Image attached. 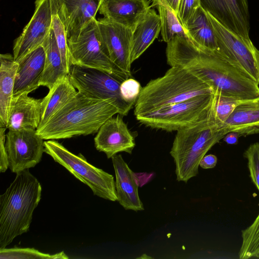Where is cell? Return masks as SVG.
<instances>
[{
  "instance_id": "6da1fadb",
  "label": "cell",
  "mask_w": 259,
  "mask_h": 259,
  "mask_svg": "<svg viewBox=\"0 0 259 259\" xmlns=\"http://www.w3.org/2000/svg\"><path fill=\"white\" fill-rule=\"evenodd\" d=\"M167 44V64L190 71L209 85L214 94L242 100L259 96V85L216 52L204 49L189 38L179 36Z\"/></svg>"
},
{
  "instance_id": "7a4b0ae2",
  "label": "cell",
  "mask_w": 259,
  "mask_h": 259,
  "mask_svg": "<svg viewBox=\"0 0 259 259\" xmlns=\"http://www.w3.org/2000/svg\"><path fill=\"white\" fill-rule=\"evenodd\" d=\"M116 114L118 110L110 101L89 98L77 91L36 133L47 140L94 134Z\"/></svg>"
},
{
  "instance_id": "3957f363",
  "label": "cell",
  "mask_w": 259,
  "mask_h": 259,
  "mask_svg": "<svg viewBox=\"0 0 259 259\" xmlns=\"http://www.w3.org/2000/svg\"><path fill=\"white\" fill-rule=\"evenodd\" d=\"M38 180L25 169L16 176L0 196V249L27 232L41 196Z\"/></svg>"
},
{
  "instance_id": "277c9868",
  "label": "cell",
  "mask_w": 259,
  "mask_h": 259,
  "mask_svg": "<svg viewBox=\"0 0 259 259\" xmlns=\"http://www.w3.org/2000/svg\"><path fill=\"white\" fill-rule=\"evenodd\" d=\"M213 93L206 82L185 68L173 66L142 87L135 104L136 116L202 95Z\"/></svg>"
},
{
  "instance_id": "5b68a950",
  "label": "cell",
  "mask_w": 259,
  "mask_h": 259,
  "mask_svg": "<svg viewBox=\"0 0 259 259\" xmlns=\"http://www.w3.org/2000/svg\"><path fill=\"white\" fill-rule=\"evenodd\" d=\"M227 134L216 123L214 107L206 118L177 131L170 151L175 164L177 180L186 183L197 176L201 159Z\"/></svg>"
},
{
  "instance_id": "8992f818",
  "label": "cell",
  "mask_w": 259,
  "mask_h": 259,
  "mask_svg": "<svg viewBox=\"0 0 259 259\" xmlns=\"http://www.w3.org/2000/svg\"><path fill=\"white\" fill-rule=\"evenodd\" d=\"M214 93L198 96L136 116L143 124L168 132L178 131L207 117L213 111Z\"/></svg>"
},
{
  "instance_id": "52a82bcc",
  "label": "cell",
  "mask_w": 259,
  "mask_h": 259,
  "mask_svg": "<svg viewBox=\"0 0 259 259\" xmlns=\"http://www.w3.org/2000/svg\"><path fill=\"white\" fill-rule=\"evenodd\" d=\"M44 146L46 153L89 186L95 195L112 201L117 200L112 175L91 164L81 153L74 154L55 140L45 141Z\"/></svg>"
},
{
  "instance_id": "ba28073f",
  "label": "cell",
  "mask_w": 259,
  "mask_h": 259,
  "mask_svg": "<svg viewBox=\"0 0 259 259\" xmlns=\"http://www.w3.org/2000/svg\"><path fill=\"white\" fill-rule=\"evenodd\" d=\"M67 44L71 65L101 70L122 80L127 78L116 69L110 59L96 19L68 37Z\"/></svg>"
},
{
  "instance_id": "9c48e42d",
  "label": "cell",
  "mask_w": 259,
  "mask_h": 259,
  "mask_svg": "<svg viewBox=\"0 0 259 259\" xmlns=\"http://www.w3.org/2000/svg\"><path fill=\"white\" fill-rule=\"evenodd\" d=\"M77 91L93 99L108 100L125 116L134 105L122 98L120 86L123 81L104 71L72 65L68 75Z\"/></svg>"
},
{
  "instance_id": "30bf717a",
  "label": "cell",
  "mask_w": 259,
  "mask_h": 259,
  "mask_svg": "<svg viewBox=\"0 0 259 259\" xmlns=\"http://www.w3.org/2000/svg\"><path fill=\"white\" fill-rule=\"evenodd\" d=\"M221 57L259 85V51L250 38L238 35L221 25L208 13Z\"/></svg>"
},
{
  "instance_id": "8fae6325",
  "label": "cell",
  "mask_w": 259,
  "mask_h": 259,
  "mask_svg": "<svg viewBox=\"0 0 259 259\" xmlns=\"http://www.w3.org/2000/svg\"><path fill=\"white\" fill-rule=\"evenodd\" d=\"M55 8L54 0H35L33 15L14 43L13 55L15 61L18 62L43 46L52 29Z\"/></svg>"
},
{
  "instance_id": "7c38bea8",
  "label": "cell",
  "mask_w": 259,
  "mask_h": 259,
  "mask_svg": "<svg viewBox=\"0 0 259 259\" xmlns=\"http://www.w3.org/2000/svg\"><path fill=\"white\" fill-rule=\"evenodd\" d=\"M44 142L36 130H9L5 147L11 171L17 174L38 163L45 152Z\"/></svg>"
},
{
  "instance_id": "4fadbf2b",
  "label": "cell",
  "mask_w": 259,
  "mask_h": 259,
  "mask_svg": "<svg viewBox=\"0 0 259 259\" xmlns=\"http://www.w3.org/2000/svg\"><path fill=\"white\" fill-rule=\"evenodd\" d=\"M100 34L108 56L116 69L132 77L131 51L133 31L106 18L97 20Z\"/></svg>"
},
{
  "instance_id": "5bb4252c",
  "label": "cell",
  "mask_w": 259,
  "mask_h": 259,
  "mask_svg": "<svg viewBox=\"0 0 259 259\" xmlns=\"http://www.w3.org/2000/svg\"><path fill=\"white\" fill-rule=\"evenodd\" d=\"M200 6L233 33L250 38V18L247 0H200Z\"/></svg>"
},
{
  "instance_id": "9a60e30c",
  "label": "cell",
  "mask_w": 259,
  "mask_h": 259,
  "mask_svg": "<svg viewBox=\"0 0 259 259\" xmlns=\"http://www.w3.org/2000/svg\"><path fill=\"white\" fill-rule=\"evenodd\" d=\"M121 116L118 114L107 119L94 138L96 149L104 152L107 158L122 152L131 154L136 145L134 138Z\"/></svg>"
},
{
  "instance_id": "2e32d148",
  "label": "cell",
  "mask_w": 259,
  "mask_h": 259,
  "mask_svg": "<svg viewBox=\"0 0 259 259\" xmlns=\"http://www.w3.org/2000/svg\"><path fill=\"white\" fill-rule=\"evenodd\" d=\"M67 37L96 19L101 0H54Z\"/></svg>"
},
{
  "instance_id": "e0dca14e",
  "label": "cell",
  "mask_w": 259,
  "mask_h": 259,
  "mask_svg": "<svg viewBox=\"0 0 259 259\" xmlns=\"http://www.w3.org/2000/svg\"><path fill=\"white\" fill-rule=\"evenodd\" d=\"M151 9L149 0H101V15L133 32Z\"/></svg>"
},
{
  "instance_id": "ac0fdd59",
  "label": "cell",
  "mask_w": 259,
  "mask_h": 259,
  "mask_svg": "<svg viewBox=\"0 0 259 259\" xmlns=\"http://www.w3.org/2000/svg\"><path fill=\"white\" fill-rule=\"evenodd\" d=\"M115 175V188L119 203L125 209L142 211L144 207L138 192L139 183L136 174L120 154L111 158Z\"/></svg>"
},
{
  "instance_id": "d6986e66",
  "label": "cell",
  "mask_w": 259,
  "mask_h": 259,
  "mask_svg": "<svg viewBox=\"0 0 259 259\" xmlns=\"http://www.w3.org/2000/svg\"><path fill=\"white\" fill-rule=\"evenodd\" d=\"M43 46L39 47L24 57L19 64L15 80L13 97L23 93H30L39 87L45 61Z\"/></svg>"
},
{
  "instance_id": "ffe728a7",
  "label": "cell",
  "mask_w": 259,
  "mask_h": 259,
  "mask_svg": "<svg viewBox=\"0 0 259 259\" xmlns=\"http://www.w3.org/2000/svg\"><path fill=\"white\" fill-rule=\"evenodd\" d=\"M42 114V99L28 96L23 93L13 97L7 128L16 131L21 129L37 130Z\"/></svg>"
},
{
  "instance_id": "44dd1931",
  "label": "cell",
  "mask_w": 259,
  "mask_h": 259,
  "mask_svg": "<svg viewBox=\"0 0 259 259\" xmlns=\"http://www.w3.org/2000/svg\"><path fill=\"white\" fill-rule=\"evenodd\" d=\"M222 127L227 133H237L239 137L259 133V96L238 105Z\"/></svg>"
},
{
  "instance_id": "7402d4cb",
  "label": "cell",
  "mask_w": 259,
  "mask_h": 259,
  "mask_svg": "<svg viewBox=\"0 0 259 259\" xmlns=\"http://www.w3.org/2000/svg\"><path fill=\"white\" fill-rule=\"evenodd\" d=\"M0 127H6L13 99L19 64L10 54L0 55Z\"/></svg>"
},
{
  "instance_id": "603a6c76",
  "label": "cell",
  "mask_w": 259,
  "mask_h": 259,
  "mask_svg": "<svg viewBox=\"0 0 259 259\" xmlns=\"http://www.w3.org/2000/svg\"><path fill=\"white\" fill-rule=\"evenodd\" d=\"M189 39L198 46L211 52H217L218 46L213 26L207 12L199 7L184 25Z\"/></svg>"
},
{
  "instance_id": "cb8c5ba5",
  "label": "cell",
  "mask_w": 259,
  "mask_h": 259,
  "mask_svg": "<svg viewBox=\"0 0 259 259\" xmlns=\"http://www.w3.org/2000/svg\"><path fill=\"white\" fill-rule=\"evenodd\" d=\"M161 26L159 15L154 10L150 9L133 32L132 63L138 59L157 37Z\"/></svg>"
},
{
  "instance_id": "d4e9b609",
  "label": "cell",
  "mask_w": 259,
  "mask_h": 259,
  "mask_svg": "<svg viewBox=\"0 0 259 259\" xmlns=\"http://www.w3.org/2000/svg\"><path fill=\"white\" fill-rule=\"evenodd\" d=\"M42 46L46 58L39 87H46L50 90L59 79L68 74L63 64L52 28Z\"/></svg>"
},
{
  "instance_id": "484cf974",
  "label": "cell",
  "mask_w": 259,
  "mask_h": 259,
  "mask_svg": "<svg viewBox=\"0 0 259 259\" xmlns=\"http://www.w3.org/2000/svg\"><path fill=\"white\" fill-rule=\"evenodd\" d=\"M77 93L68 75L59 79L42 99V114L38 128L49 121Z\"/></svg>"
},
{
  "instance_id": "4316f807",
  "label": "cell",
  "mask_w": 259,
  "mask_h": 259,
  "mask_svg": "<svg viewBox=\"0 0 259 259\" xmlns=\"http://www.w3.org/2000/svg\"><path fill=\"white\" fill-rule=\"evenodd\" d=\"M157 6L161 20V33L163 41L168 43L176 36L189 39L177 13L164 5L158 4Z\"/></svg>"
},
{
  "instance_id": "83f0119b",
  "label": "cell",
  "mask_w": 259,
  "mask_h": 259,
  "mask_svg": "<svg viewBox=\"0 0 259 259\" xmlns=\"http://www.w3.org/2000/svg\"><path fill=\"white\" fill-rule=\"evenodd\" d=\"M242 244L239 252L240 259L254 257L259 252V213L252 224L242 231Z\"/></svg>"
},
{
  "instance_id": "f1b7e54d",
  "label": "cell",
  "mask_w": 259,
  "mask_h": 259,
  "mask_svg": "<svg viewBox=\"0 0 259 259\" xmlns=\"http://www.w3.org/2000/svg\"><path fill=\"white\" fill-rule=\"evenodd\" d=\"M67 259L64 251L50 254L43 253L33 248L14 247L0 249V259Z\"/></svg>"
},
{
  "instance_id": "f546056e",
  "label": "cell",
  "mask_w": 259,
  "mask_h": 259,
  "mask_svg": "<svg viewBox=\"0 0 259 259\" xmlns=\"http://www.w3.org/2000/svg\"><path fill=\"white\" fill-rule=\"evenodd\" d=\"M52 28L55 34L57 44L62 57L63 64L68 74H69L72 65L70 61L68 48V37L65 27L57 13L56 5L53 15Z\"/></svg>"
},
{
  "instance_id": "4dcf8cb0",
  "label": "cell",
  "mask_w": 259,
  "mask_h": 259,
  "mask_svg": "<svg viewBox=\"0 0 259 259\" xmlns=\"http://www.w3.org/2000/svg\"><path fill=\"white\" fill-rule=\"evenodd\" d=\"M214 102V115L216 123L222 127L236 107L245 100L215 95Z\"/></svg>"
},
{
  "instance_id": "1f68e13d",
  "label": "cell",
  "mask_w": 259,
  "mask_h": 259,
  "mask_svg": "<svg viewBox=\"0 0 259 259\" xmlns=\"http://www.w3.org/2000/svg\"><path fill=\"white\" fill-rule=\"evenodd\" d=\"M252 182L259 191V143L250 145L244 153Z\"/></svg>"
},
{
  "instance_id": "d6a6232c",
  "label": "cell",
  "mask_w": 259,
  "mask_h": 259,
  "mask_svg": "<svg viewBox=\"0 0 259 259\" xmlns=\"http://www.w3.org/2000/svg\"><path fill=\"white\" fill-rule=\"evenodd\" d=\"M142 87L137 80L130 77L123 80L120 86L122 98L127 103L135 105Z\"/></svg>"
},
{
  "instance_id": "836d02e7",
  "label": "cell",
  "mask_w": 259,
  "mask_h": 259,
  "mask_svg": "<svg viewBox=\"0 0 259 259\" xmlns=\"http://www.w3.org/2000/svg\"><path fill=\"white\" fill-rule=\"evenodd\" d=\"M200 6V0H179L177 14L184 26L194 11Z\"/></svg>"
},
{
  "instance_id": "e575fe53",
  "label": "cell",
  "mask_w": 259,
  "mask_h": 259,
  "mask_svg": "<svg viewBox=\"0 0 259 259\" xmlns=\"http://www.w3.org/2000/svg\"><path fill=\"white\" fill-rule=\"evenodd\" d=\"M7 127H0V172H5L9 167L8 155L5 147Z\"/></svg>"
},
{
  "instance_id": "d590c367",
  "label": "cell",
  "mask_w": 259,
  "mask_h": 259,
  "mask_svg": "<svg viewBox=\"0 0 259 259\" xmlns=\"http://www.w3.org/2000/svg\"><path fill=\"white\" fill-rule=\"evenodd\" d=\"M217 163V158L213 154L205 155L200 160L199 166L204 169L212 168Z\"/></svg>"
},
{
  "instance_id": "8d00e7d4",
  "label": "cell",
  "mask_w": 259,
  "mask_h": 259,
  "mask_svg": "<svg viewBox=\"0 0 259 259\" xmlns=\"http://www.w3.org/2000/svg\"><path fill=\"white\" fill-rule=\"evenodd\" d=\"M152 6H157L158 4H162L172 10L175 13H177L179 0H151Z\"/></svg>"
},
{
  "instance_id": "74e56055",
  "label": "cell",
  "mask_w": 259,
  "mask_h": 259,
  "mask_svg": "<svg viewBox=\"0 0 259 259\" xmlns=\"http://www.w3.org/2000/svg\"><path fill=\"white\" fill-rule=\"evenodd\" d=\"M239 136L235 132H229L223 138L224 141L228 144L235 145L238 142Z\"/></svg>"
},
{
  "instance_id": "f35d334b",
  "label": "cell",
  "mask_w": 259,
  "mask_h": 259,
  "mask_svg": "<svg viewBox=\"0 0 259 259\" xmlns=\"http://www.w3.org/2000/svg\"><path fill=\"white\" fill-rule=\"evenodd\" d=\"M254 257H256V258H259V252L258 253H257L254 256Z\"/></svg>"
}]
</instances>
